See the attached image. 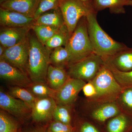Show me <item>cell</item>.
<instances>
[{"mask_svg":"<svg viewBox=\"0 0 132 132\" xmlns=\"http://www.w3.org/2000/svg\"><path fill=\"white\" fill-rule=\"evenodd\" d=\"M31 30H32V27H1L0 44L7 48L12 47L19 43L27 36Z\"/></svg>","mask_w":132,"mask_h":132,"instance_id":"obj_13","label":"cell"},{"mask_svg":"<svg viewBox=\"0 0 132 132\" xmlns=\"http://www.w3.org/2000/svg\"><path fill=\"white\" fill-rule=\"evenodd\" d=\"M86 84L85 81L69 76L65 84L55 93L54 99L57 104L70 105L73 103Z\"/></svg>","mask_w":132,"mask_h":132,"instance_id":"obj_8","label":"cell"},{"mask_svg":"<svg viewBox=\"0 0 132 132\" xmlns=\"http://www.w3.org/2000/svg\"><path fill=\"white\" fill-rule=\"evenodd\" d=\"M57 104L52 97L37 98L31 108L33 120L36 122L48 121L53 118V114Z\"/></svg>","mask_w":132,"mask_h":132,"instance_id":"obj_11","label":"cell"},{"mask_svg":"<svg viewBox=\"0 0 132 132\" xmlns=\"http://www.w3.org/2000/svg\"><path fill=\"white\" fill-rule=\"evenodd\" d=\"M29 35L16 45L7 48L0 58L28 75L29 48Z\"/></svg>","mask_w":132,"mask_h":132,"instance_id":"obj_7","label":"cell"},{"mask_svg":"<svg viewBox=\"0 0 132 132\" xmlns=\"http://www.w3.org/2000/svg\"><path fill=\"white\" fill-rule=\"evenodd\" d=\"M65 25L61 27L59 31L46 42L45 46L49 52L59 47L65 46L70 37Z\"/></svg>","mask_w":132,"mask_h":132,"instance_id":"obj_19","label":"cell"},{"mask_svg":"<svg viewBox=\"0 0 132 132\" xmlns=\"http://www.w3.org/2000/svg\"><path fill=\"white\" fill-rule=\"evenodd\" d=\"M59 7L70 36L81 18L92 13H97L94 8L92 0H61Z\"/></svg>","mask_w":132,"mask_h":132,"instance_id":"obj_4","label":"cell"},{"mask_svg":"<svg viewBox=\"0 0 132 132\" xmlns=\"http://www.w3.org/2000/svg\"><path fill=\"white\" fill-rule=\"evenodd\" d=\"M48 130L51 132H74L71 125L55 120L51 123Z\"/></svg>","mask_w":132,"mask_h":132,"instance_id":"obj_30","label":"cell"},{"mask_svg":"<svg viewBox=\"0 0 132 132\" xmlns=\"http://www.w3.org/2000/svg\"><path fill=\"white\" fill-rule=\"evenodd\" d=\"M123 72L132 70V47H127L110 57H102Z\"/></svg>","mask_w":132,"mask_h":132,"instance_id":"obj_17","label":"cell"},{"mask_svg":"<svg viewBox=\"0 0 132 132\" xmlns=\"http://www.w3.org/2000/svg\"><path fill=\"white\" fill-rule=\"evenodd\" d=\"M92 1L94 8L97 13L108 8L111 13L124 14L126 13L124 7L132 6V0H92Z\"/></svg>","mask_w":132,"mask_h":132,"instance_id":"obj_16","label":"cell"},{"mask_svg":"<svg viewBox=\"0 0 132 132\" xmlns=\"http://www.w3.org/2000/svg\"><path fill=\"white\" fill-rule=\"evenodd\" d=\"M40 0H7L1 7L34 18Z\"/></svg>","mask_w":132,"mask_h":132,"instance_id":"obj_14","label":"cell"},{"mask_svg":"<svg viewBox=\"0 0 132 132\" xmlns=\"http://www.w3.org/2000/svg\"><path fill=\"white\" fill-rule=\"evenodd\" d=\"M127 118L123 114L116 116L108 122L107 128L109 132H124L127 127Z\"/></svg>","mask_w":132,"mask_h":132,"instance_id":"obj_27","label":"cell"},{"mask_svg":"<svg viewBox=\"0 0 132 132\" xmlns=\"http://www.w3.org/2000/svg\"><path fill=\"white\" fill-rule=\"evenodd\" d=\"M37 98L52 97L54 98L56 91L50 87L46 82H32L26 88Z\"/></svg>","mask_w":132,"mask_h":132,"instance_id":"obj_24","label":"cell"},{"mask_svg":"<svg viewBox=\"0 0 132 132\" xmlns=\"http://www.w3.org/2000/svg\"><path fill=\"white\" fill-rule=\"evenodd\" d=\"M61 27L47 25L34 24L32 27V30L34 32L38 39L45 45L48 40L58 32Z\"/></svg>","mask_w":132,"mask_h":132,"instance_id":"obj_22","label":"cell"},{"mask_svg":"<svg viewBox=\"0 0 132 132\" xmlns=\"http://www.w3.org/2000/svg\"><path fill=\"white\" fill-rule=\"evenodd\" d=\"M90 81L96 89L95 98H101L113 97L123 91L122 87L105 64Z\"/></svg>","mask_w":132,"mask_h":132,"instance_id":"obj_6","label":"cell"},{"mask_svg":"<svg viewBox=\"0 0 132 132\" xmlns=\"http://www.w3.org/2000/svg\"><path fill=\"white\" fill-rule=\"evenodd\" d=\"M0 77L13 86L27 88L32 83L29 76L21 70L0 59Z\"/></svg>","mask_w":132,"mask_h":132,"instance_id":"obj_9","label":"cell"},{"mask_svg":"<svg viewBox=\"0 0 132 132\" xmlns=\"http://www.w3.org/2000/svg\"><path fill=\"white\" fill-rule=\"evenodd\" d=\"M81 1H90V0H81Z\"/></svg>","mask_w":132,"mask_h":132,"instance_id":"obj_37","label":"cell"},{"mask_svg":"<svg viewBox=\"0 0 132 132\" xmlns=\"http://www.w3.org/2000/svg\"><path fill=\"white\" fill-rule=\"evenodd\" d=\"M123 103L128 108L132 109V87L123 91L121 95Z\"/></svg>","mask_w":132,"mask_h":132,"instance_id":"obj_31","label":"cell"},{"mask_svg":"<svg viewBox=\"0 0 132 132\" xmlns=\"http://www.w3.org/2000/svg\"><path fill=\"white\" fill-rule=\"evenodd\" d=\"M1 108L17 118H22L31 112V108L21 100L12 97L8 93L0 92Z\"/></svg>","mask_w":132,"mask_h":132,"instance_id":"obj_10","label":"cell"},{"mask_svg":"<svg viewBox=\"0 0 132 132\" xmlns=\"http://www.w3.org/2000/svg\"><path fill=\"white\" fill-rule=\"evenodd\" d=\"M120 113V111L115 104L109 103L102 105L93 111V118L96 120L104 122L109 118L115 117Z\"/></svg>","mask_w":132,"mask_h":132,"instance_id":"obj_20","label":"cell"},{"mask_svg":"<svg viewBox=\"0 0 132 132\" xmlns=\"http://www.w3.org/2000/svg\"><path fill=\"white\" fill-rule=\"evenodd\" d=\"M69 106L57 104L53 114L54 120L70 125L71 117Z\"/></svg>","mask_w":132,"mask_h":132,"instance_id":"obj_26","label":"cell"},{"mask_svg":"<svg viewBox=\"0 0 132 132\" xmlns=\"http://www.w3.org/2000/svg\"><path fill=\"white\" fill-rule=\"evenodd\" d=\"M8 93L12 97L24 101L31 108L37 99V98H36L27 88L21 87L16 86L10 87Z\"/></svg>","mask_w":132,"mask_h":132,"instance_id":"obj_25","label":"cell"},{"mask_svg":"<svg viewBox=\"0 0 132 132\" xmlns=\"http://www.w3.org/2000/svg\"><path fill=\"white\" fill-rule=\"evenodd\" d=\"M70 55L65 47H59L53 50L50 56V64L55 67H65L69 64Z\"/></svg>","mask_w":132,"mask_h":132,"instance_id":"obj_21","label":"cell"},{"mask_svg":"<svg viewBox=\"0 0 132 132\" xmlns=\"http://www.w3.org/2000/svg\"><path fill=\"white\" fill-rule=\"evenodd\" d=\"M6 49L7 48L0 44V58L2 57Z\"/></svg>","mask_w":132,"mask_h":132,"instance_id":"obj_34","label":"cell"},{"mask_svg":"<svg viewBox=\"0 0 132 132\" xmlns=\"http://www.w3.org/2000/svg\"><path fill=\"white\" fill-rule=\"evenodd\" d=\"M60 1L61 0H40L34 18L36 20L46 12L59 8Z\"/></svg>","mask_w":132,"mask_h":132,"instance_id":"obj_28","label":"cell"},{"mask_svg":"<svg viewBox=\"0 0 132 132\" xmlns=\"http://www.w3.org/2000/svg\"><path fill=\"white\" fill-rule=\"evenodd\" d=\"M103 59L105 65L112 72L116 81L121 86L132 87V70L127 72L120 71L111 62Z\"/></svg>","mask_w":132,"mask_h":132,"instance_id":"obj_23","label":"cell"},{"mask_svg":"<svg viewBox=\"0 0 132 132\" xmlns=\"http://www.w3.org/2000/svg\"><path fill=\"white\" fill-rule=\"evenodd\" d=\"M104 64L102 57L93 53L81 60L69 65L67 72L71 78L89 82L94 78Z\"/></svg>","mask_w":132,"mask_h":132,"instance_id":"obj_5","label":"cell"},{"mask_svg":"<svg viewBox=\"0 0 132 132\" xmlns=\"http://www.w3.org/2000/svg\"><path fill=\"white\" fill-rule=\"evenodd\" d=\"M17 125L7 114L0 112V132H17Z\"/></svg>","mask_w":132,"mask_h":132,"instance_id":"obj_29","label":"cell"},{"mask_svg":"<svg viewBox=\"0 0 132 132\" xmlns=\"http://www.w3.org/2000/svg\"><path fill=\"white\" fill-rule=\"evenodd\" d=\"M69 76L67 72L64 68L50 64L48 69L46 82L50 87L56 92L65 84Z\"/></svg>","mask_w":132,"mask_h":132,"instance_id":"obj_15","label":"cell"},{"mask_svg":"<svg viewBox=\"0 0 132 132\" xmlns=\"http://www.w3.org/2000/svg\"><path fill=\"white\" fill-rule=\"evenodd\" d=\"M48 132H51V131H49V130H48Z\"/></svg>","mask_w":132,"mask_h":132,"instance_id":"obj_38","label":"cell"},{"mask_svg":"<svg viewBox=\"0 0 132 132\" xmlns=\"http://www.w3.org/2000/svg\"><path fill=\"white\" fill-rule=\"evenodd\" d=\"M7 0H0V5L7 1Z\"/></svg>","mask_w":132,"mask_h":132,"instance_id":"obj_35","label":"cell"},{"mask_svg":"<svg viewBox=\"0 0 132 132\" xmlns=\"http://www.w3.org/2000/svg\"><path fill=\"white\" fill-rule=\"evenodd\" d=\"M97 13H92L86 16L88 31L94 53L102 57H110L128 47L116 41L102 28L97 19Z\"/></svg>","mask_w":132,"mask_h":132,"instance_id":"obj_1","label":"cell"},{"mask_svg":"<svg viewBox=\"0 0 132 132\" xmlns=\"http://www.w3.org/2000/svg\"><path fill=\"white\" fill-rule=\"evenodd\" d=\"M30 132H43L40 131H36V130H35V131H31Z\"/></svg>","mask_w":132,"mask_h":132,"instance_id":"obj_36","label":"cell"},{"mask_svg":"<svg viewBox=\"0 0 132 132\" xmlns=\"http://www.w3.org/2000/svg\"><path fill=\"white\" fill-rule=\"evenodd\" d=\"M65 47L70 55L69 65L80 61L94 53L88 31L86 16L80 20Z\"/></svg>","mask_w":132,"mask_h":132,"instance_id":"obj_3","label":"cell"},{"mask_svg":"<svg viewBox=\"0 0 132 132\" xmlns=\"http://www.w3.org/2000/svg\"><path fill=\"white\" fill-rule=\"evenodd\" d=\"M82 90L85 96L86 97H95L97 94L96 89L91 81L86 83L83 87Z\"/></svg>","mask_w":132,"mask_h":132,"instance_id":"obj_32","label":"cell"},{"mask_svg":"<svg viewBox=\"0 0 132 132\" xmlns=\"http://www.w3.org/2000/svg\"><path fill=\"white\" fill-rule=\"evenodd\" d=\"M35 20L18 12L0 7V25L9 27H32Z\"/></svg>","mask_w":132,"mask_h":132,"instance_id":"obj_12","label":"cell"},{"mask_svg":"<svg viewBox=\"0 0 132 132\" xmlns=\"http://www.w3.org/2000/svg\"><path fill=\"white\" fill-rule=\"evenodd\" d=\"M80 132H100L94 126L88 123H84L80 128Z\"/></svg>","mask_w":132,"mask_h":132,"instance_id":"obj_33","label":"cell"},{"mask_svg":"<svg viewBox=\"0 0 132 132\" xmlns=\"http://www.w3.org/2000/svg\"><path fill=\"white\" fill-rule=\"evenodd\" d=\"M28 74L32 82H46L51 53L36 36L29 33Z\"/></svg>","mask_w":132,"mask_h":132,"instance_id":"obj_2","label":"cell"},{"mask_svg":"<svg viewBox=\"0 0 132 132\" xmlns=\"http://www.w3.org/2000/svg\"><path fill=\"white\" fill-rule=\"evenodd\" d=\"M34 24L62 27L65 25L64 18L60 7L41 15L35 20Z\"/></svg>","mask_w":132,"mask_h":132,"instance_id":"obj_18","label":"cell"}]
</instances>
